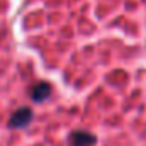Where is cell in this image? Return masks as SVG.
<instances>
[{"mask_svg":"<svg viewBox=\"0 0 146 146\" xmlns=\"http://www.w3.org/2000/svg\"><path fill=\"white\" fill-rule=\"evenodd\" d=\"M33 121V109L24 106V107H19L12 114L10 121H9V126L12 129H17V127H26L29 122Z\"/></svg>","mask_w":146,"mask_h":146,"instance_id":"1","label":"cell"},{"mask_svg":"<svg viewBox=\"0 0 146 146\" xmlns=\"http://www.w3.org/2000/svg\"><path fill=\"white\" fill-rule=\"evenodd\" d=\"M49 94H51V85L46 82H39L31 90V99L34 102H42L46 97H49Z\"/></svg>","mask_w":146,"mask_h":146,"instance_id":"3","label":"cell"},{"mask_svg":"<svg viewBox=\"0 0 146 146\" xmlns=\"http://www.w3.org/2000/svg\"><path fill=\"white\" fill-rule=\"evenodd\" d=\"M68 141L72 146H94L97 138H95V134L87 133V131H73L68 136Z\"/></svg>","mask_w":146,"mask_h":146,"instance_id":"2","label":"cell"}]
</instances>
